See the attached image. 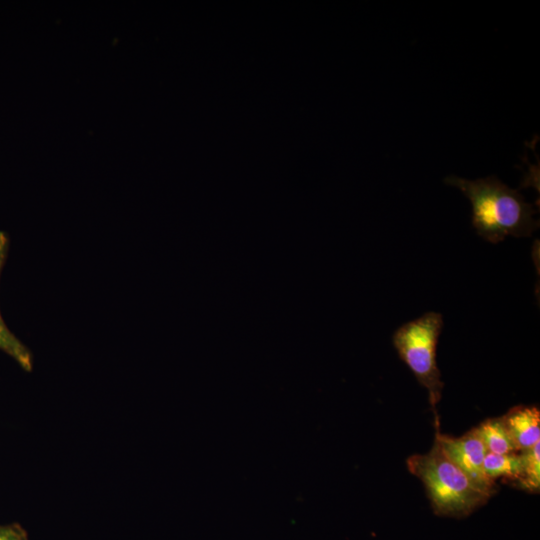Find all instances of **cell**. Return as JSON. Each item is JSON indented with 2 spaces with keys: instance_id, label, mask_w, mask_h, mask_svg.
<instances>
[{
  "instance_id": "1",
  "label": "cell",
  "mask_w": 540,
  "mask_h": 540,
  "mask_svg": "<svg viewBox=\"0 0 540 540\" xmlns=\"http://www.w3.org/2000/svg\"><path fill=\"white\" fill-rule=\"evenodd\" d=\"M470 200L472 225L483 239L498 243L507 236L527 237L539 226L535 210L518 190L511 189L495 176L469 180L457 176L445 178Z\"/></svg>"
},
{
  "instance_id": "2",
  "label": "cell",
  "mask_w": 540,
  "mask_h": 540,
  "mask_svg": "<svg viewBox=\"0 0 540 540\" xmlns=\"http://www.w3.org/2000/svg\"><path fill=\"white\" fill-rule=\"evenodd\" d=\"M407 467L424 484L433 511L439 516L466 517L492 496L450 460L436 437L429 452L408 458Z\"/></svg>"
},
{
  "instance_id": "3",
  "label": "cell",
  "mask_w": 540,
  "mask_h": 540,
  "mask_svg": "<svg viewBox=\"0 0 540 540\" xmlns=\"http://www.w3.org/2000/svg\"><path fill=\"white\" fill-rule=\"evenodd\" d=\"M442 327V315L427 312L403 324L392 338L399 357L410 368L417 381L427 389L434 410L441 399L444 385L436 361V348Z\"/></svg>"
},
{
  "instance_id": "4",
  "label": "cell",
  "mask_w": 540,
  "mask_h": 540,
  "mask_svg": "<svg viewBox=\"0 0 540 540\" xmlns=\"http://www.w3.org/2000/svg\"><path fill=\"white\" fill-rule=\"evenodd\" d=\"M436 431L435 437L450 460L481 489L495 494L496 484L486 477L483 470L487 450L475 428L460 437L443 435L438 429Z\"/></svg>"
},
{
  "instance_id": "5",
  "label": "cell",
  "mask_w": 540,
  "mask_h": 540,
  "mask_svg": "<svg viewBox=\"0 0 540 540\" xmlns=\"http://www.w3.org/2000/svg\"><path fill=\"white\" fill-rule=\"evenodd\" d=\"M501 420L517 451L530 449L539 442L540 411L536 406L512 407Z\"/></svg>"
},
{
  "instance_id": "6",
  "label": "cell",
  "mask_w": 540,
  "mask_h": 540,
  "mask_svg": "<svg viewBox=\"0 0 540 540\" xmlns=\"http://www.w3.org/2000/svg\"><path fill=\"white\" fill-rule=\"evenodd\" d=\"M9 250L8 235L0 231V278ZM0 350L14 359L26 372L33 368V355L29 348L8 328L0 310Z\"/></svg>"
},
{
  "instance_id": "7",
  "label": "cell",
  "mask_w": 540,
  "mask_h": 540,
  "mask_svg": "<svg viewBox=\"0 0 540 540\" xmlns=\"http://www.w3.org/2000/svg\"><path fill=\"white\" fill-rule=\"evenodd\" d=\"M486 477L495 482L503 478L517 485L522 476V459L520 453L495 454L487 452L483 462Z\"/></svg>"
},
{
  "instance_id": "8",
  "label": "cell",
  "mask_w": 540,
  "mask_h": 540,
  "mask_svg": "<svg viewBox=\"0 0 540 540\" xmlns=\"http://www.w3.org/2000/svg\"><path fill=\"white\" fill-rule=\"evenodd\" d=\"M475 430L487 452L495 454L516 453L501 417L489 418L481 422Z\"/></svg>"
},
{
  "instance_id": "9",
  "label": "cell",
  "mask_w": 540,
  "mask_h": 540,
  "mask_svg": "<svg viewBox=\"0 0 540 540\" xmlns=\"http://www.w3.org/2000/svg\"><path fill=\"white\" fill-rule=\"evenodd\" d=\"M539 442L530 449L520 452L522 459V476L517 487L529 493H539L540 489V456Z\"/></svg>"
},
{
  "instance_id": "10",
  "label": "cell",
  "mask_w": 540,
  "mask_h": 540,
  "mask_svg": "<svg viewBox=\"0 0 540 540\" xmlns=\"http://www.w3.org/2000/svg\"><path fill=\"white\" fill-rule=\"evenodd\" d=\"M0 540H27V534L17 524L0 526Z\"/></svg>"
}]
</instances>
